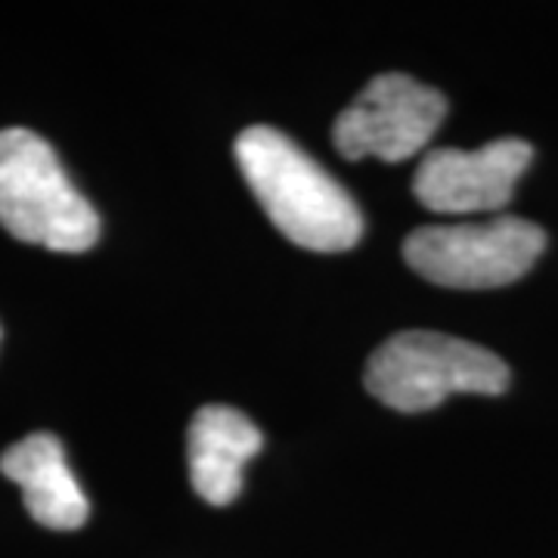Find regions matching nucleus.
Instances as JSON below:
<instances>
[{"label":"nucleus","mask_w":558,"mask_h":558,"mask_svg":"<svg viewBox=\"0 0 558 558\" xmlns=\"http://www.w3.org/2000/svg\"><path fill=\"white\" fill-rule=\"evenodd\" d=\"M236 161L264 215L289 242L311 252H344L363 236L351 193L317 159L277 128H248L236 137Z\"/></svg>","instance_id":"1"},{"label":"nucleus","mask_w":558,"mask_h":558,"mask_svg":"<svg viewBox=\"0 0 558 558\" xmlns=\"http://www.w3.org/2000/svg\"><path fill=\"white\" fill-rule=\"evenodd\" d=\"M0 227L62 255H81L100 240L97 208L72 186L57 149L25 128L0 131Z\"/></svg>","instance_id":"2"},{"label":"nucleus","mask_w":558,"mask_h":558,"mask_svg":"<svg viewBox=\"0 0 558 558\" xmlns=\"http://www.w3.org/2000/svg\"><path fill=\"white\" fill-rule=\"evenodd\" d=\"M363 381L385 407L425 413L450 395H502L509 388V366L472 341L410 329L373 351Z\"/></svg>","instance_id":"3"},{"label":"nucleus","mask_w":558,"mask_h":558,"mask_svg":"<svg viewBox=\"0 0 558 558\" xmlns=\"http://www.w3.org/2000/svg\"><path fill=\"white\" fill-rule=\"evenodd\" d=\"M546 233L531 220L497 215L478 223L418 227L403 242V258L435 286L499 289L521 279L543 255Z\"/></svg>","instance_id":"4"},{"label":"nucleus","mask_w":558,"mask_h":558,"mask_svg":"<svg viewBox=\"0 0 558 558\" xmlns=\"http://www.w3.org/2000/svg\"><path fill=\"white\" fill-rule=\"evenodd\" d=\"M447 119V100L435 87L388 72L373 78L332 124L344 159L407 161L418 156Z\"/></svg>","instance_id":"5"},{"label":"nucleus","mask_w":558,"mask_h":558,"mask_svg":"<svg viewBox=\"0 0 558 558\" xmlns=\"http://www.w3.org/2000/svg\"><path fill=\"white\" fill-rule=\"evenodd\" d=\"M534 149L521 137H502L481 149H432L413 178L416 199L438 215L502 211L531 168Z\"/></svg>","instance_id":"6"},{"label":"nucleus","mask_w":558,"mask_h":558,"mask_svg":"<svg viewBox=\"0 0 558 558\" xmlns=\"http://www.w3.org/2000/svg\"><path fill=\"white\" fill-rule=\"evenodd\" d=\"M0 472L22 490L28 515L50 531H78L90 502L72 475L57 435L35 432L0 457Z\"/></svg>","instance_id":"7"},{"label":"nucleus","mask_w":558,"mask_h":558,"mask_svg":"<svg viewBox=\"0 0 558 558\" xmlns=\"http://www.w3.org/2000/svg\"><path fill=\"white\" fill-rule=\"evenodd\" d=\"M264 435L252 418L208 403L190 422V478L193 490L211 506H230L242 494V469L258 457Z\"/></svg>","instance_id":"8"}]
</instances>
